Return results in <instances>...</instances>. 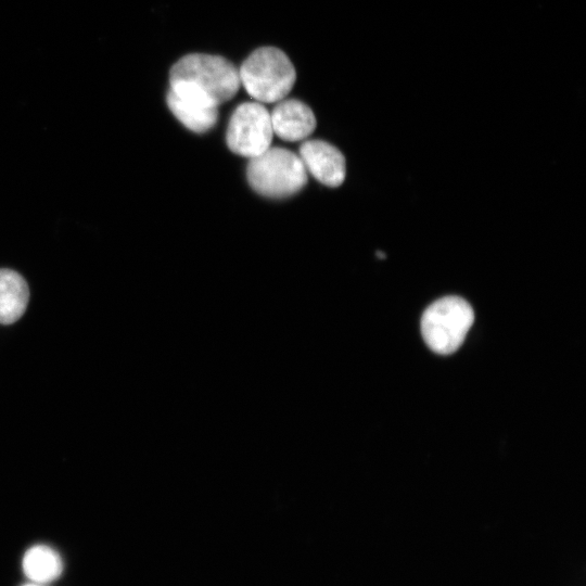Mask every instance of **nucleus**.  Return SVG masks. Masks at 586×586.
I'll use <instances>...</instances> for the list:
<instances>
[{
    "label": "nucleus",
    "mask_w": 586,
    "mask_h": 586,
    "mask_svg": "<svg viewBox=\"0 0 586 586\" xmlns=\"http://www.w3.org/2000/svg\"><path fill=\"white\" fill-rule=\"evenodd\" d=\"M169 89L175 93L213 106L232 99L239 90L238 68L226 58L190 53L169 72Z\"/></svg>",
    "instance_id": "obj_1"
},
{
    "label": "nucleus",
    "mask_w": 586,
    "mask_h": 586,
    "mask_svg": "<svg viewBox=\"0 0 586 586\" xmlns=\"http://www.w3.org/2000/svg\"><path fill=\"white\" fill-rule=\"evenodd\" d=\"M239 71L240 84L259 103H276L292 90L296 72L289 56L276 47L253 51Z\"/></svg>",
    "instance_id": "obj_2"
},
{
    "label": "nucleus",
    "mask_w": 586,
    "mask_h": 586,
    "mask_svg": "<svg viewBox=\"0 0 586 586\" xmlns=\"http://www.w3.org/2000/svg\"><path fill=\"white\" fill-rule=\"evenodd\" d=\"M246 176L250 186L268 198L293 195L307 182V171L300 156L279 146H270L250 158Z\"/></svg>",
    "instance_id": "obj_3"
},
{
    "label": "nucleus",
    "mask_w": 586,
    "mask_h": 586,
    "mask_svg": "<svg viewBox=\"0 0 586 586\" xmlns=\"http://www.w3.org/2000/svg\"><path fill=\"white\" fill-rule=\"evenodd\" d=\"M473 321V309L466 300L445 296L424 310L421 317V333L433 352L449 355L463 343Z\"/></svg>",
    "instance_id": "obj_4"
},
{
    "label": "nucleus",
    "mask_w": 586,
    "mask_h": 586,
    "mask_svg": "<svg viewBox=\"0 0 586 586\" xmlns=\"http://www.w3.org/2000/svg\"><path fill=\"white\" fill-rule=\"evenodd\" d=\"M270 113L259 102H244L233 111L226 133L228 148L235 154L255 157L270 148Z\"/></svg>",
    "instance_id": "obj_5"
},
{
    "label": "nucleus",
    "mask_w": 586,
    "mask_h": 586,
    "mask_svg": "<svg viewBox=\"0 0 586 586\" xmlns=\"http://www.w3.org/2000/svg\"><path fill=\"white\" fill-rule=\"evenodd\" d=\"M300 158L306 171L328 187H339L345 179L346 165L343 154L326 141H305L300 148Z\"/></svg>",
    "instance_id": "obj_6"
},
{
    "label": "nucleus",
    "mask_w": 586,
    "mask_h": 586,
    "mask_svg": "<svg viewBox=\"0 0 586 586\" xmlns=\"http://www.w3.org/2000/svg\"><path fill=\"white\" fill-rule=\"evenodd\" d=\"M273 133L285 141L306 139L316 128L311 109L295 99L281 100L270 113Z\"/></svg>",
    "instance_id": "obj_7"
},
{
    "label": "nucleus",
    "mask_w": 586,
    "mask_h": 586,
    "mask_svg": "<svg viewBox=\"0 0 586 586\" xmlns=\"http://www.w3.org/2000/svg\"><path fill=\"white\" fill-rule=\"evenodd\" d=\"M166 102L175 117L194 132H205L217 123V106L179 95L170 89L167 92Z\"/></svg>",
    "instance_id": "obj_8"
},
{
    "label": "nucleus",
    "mask_w": 586,
    "mask_h": 586,
    "mask_svg": "<svg viewBox=\"0 0 586 586\" xmlns=\"http://www.w3.org/2000/svg\"><path fill=\"white\" fill-rule=\"evenodd\" d=\"M29 291L24 278L11 269H0V323L17 321L28 304Z\"/></svg>",
    "instance_id": "obj_9"
},
{
    "label": "nucleus",
    "mask_w": 586,
    "mask_h": 586,
    "mask_svg": "<svg viewBox=\"0 0 586 586\" xmlns=\"http://www.w3.org/2000/svg\"><path fill=\"white\" fill-rule=\"evenodd\" d=\"M23 570L25 575L35 583H50L61 575L63 563L54 549L39 545L26 551Z\"/></svg>",
    "instance_id": "obj_10"
},
{
    "label": "nucleus",
    "mask_w": 586,
    "mask_h": 586,
    "mask_svg": "<svg viewBox=\"0 0 586 586\" xmlns=\"http://www.w3.org/2000/svg\"><path fill=\"white\" fill-rule=\"evenodd\" d=\"M25 586H38V585H36V584H30V585H25Z\"/></svg>",
    "instance_id": "obj_11"
}]
</instances>
